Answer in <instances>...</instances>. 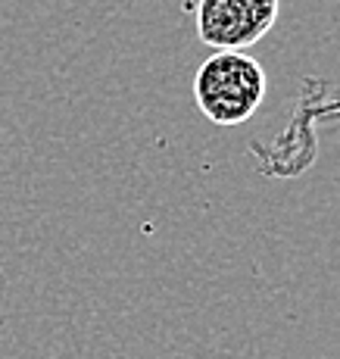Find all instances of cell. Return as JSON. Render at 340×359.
<instances>
[{"instance_id":"cell-1","label":"cell","mask_w":340,"mask_h":359,"mask_svg":"<svg viewBox=\"0 0 340 359\" xmlns=\"http://www.w3.org/2000/svg\"><path fill=\"white\" fill-rule=\"evenodd\" d=\"M268 81L262 66L240 50H219L193 75L197 109L216 126H244L262 107Z\"/></svg>"},{"instance_id":"cell-2","label":"cell","mask_w":340,"mask_h":359,"mask_svg":"<svg viewBox=\"0 0 340 359\" xmlns=\"http://www.w3.org/2000/svg\"><path fill=\"white\" fill-rule=\"evenodd\" d=\"M278 22V0H200L197 34L216 50H244Z\"/></svg>"}]
</instances>
